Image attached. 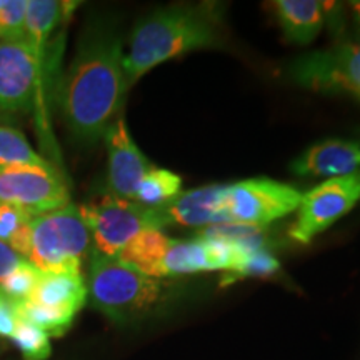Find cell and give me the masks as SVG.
<instances>
[{"mask_svg": "<svg viewBox=\"0 0 360 360\" xmlns=\"http://www.w3.org/2000/svg\"><path fill=\"white\" fill-rule=\"evenodd\" d=\"M122 40L110 29L96 27L85 35L60 85L62 115L70 134L96 143L122 112L129 82Z\"/></svg>", "mask_w": 360, "mask_h": 360, "instance_id": "1", "label": "cell"}, {"mask_svg": "<svg viewBox=\"0 0 360 360\" xmlns=\"http://www.w3.org/2000/svg\"><path fill=\"white\" fill-rule=\"evenodd\" d=\"M65 12V4L56 0H29L25 15V40L45 58L51 35Z\"/></svg>", "mask_w": 360, "mask_h": 360, "instance_id": "16", "label": "cell"}, {"mask_svg": "<svg viewBox=\"0 0 360 360\" xmlns=\"http://www.w3.org/2000/svg\"><path fill=\"white\" fill-rule=\"evenodd\" d=\"M87 299L94 309L115 323L147 317L162 302L165 283L148 277L117 257L90 254Z\"/></svg>", "mask_w": 360, "mask_h": 360, "instance_id": "3", "label": "cell"}, {"mask_svg": "<svg viewBox=\"0 0 360 360\" xmlns=\"http://www.w3.org/2000/svg\"><path fill=\"white\" fill-rule=\"evenodd\" d=\"M42 72L44 58L27 40L0 42V115L32 109Z\"/></svg>", "mask_w": 360, "mask_h": 360, "instance_id": "10", "label": "cell"}, {"mask_svg": "<svg viewBox=\"0 0 360 360\" xmlns=\"http://www.w3.org/2000/svg\"><path fill=\"white\" fill-rule=\"evenodd\" d=\"M11 339L24 360H47L51 357V337L25 319H19Z\"/></svg>", "mask_w": 360, "mask_h": 360, "instance_id": "21", "label": "cell"}, {"mask_svg": "<svg viewBox=\"0 0 360 360\" xmlns=\"http://www.w3.org/2000/svg\"><path fill=\"white\" fill-rule=\"evenodd\" d=\"M330 6L319 0H277L272 4V11L287 39L307 45L322 30Z\"/></svg>", "mask_w": 360, "mask_h": 360, "instance_id": "15", "label": "cell"}, {"mask_svg": "<svg viewBox=\"0 0 360 360\" xmlns=\"http://www.w3.org/2000/svg\"><path fill=\"white\" fill-rule=\"evenodd\" d=\"M79 210L92 237V254L103 257H119L124 247L143 231L164 229L157 209L110 193L80 205Z\"/></svg>", "mask_w": 360, "mask_h": 360, "instance_id": "5", "label": "cell"}, {"mask_svg": "<svg viewBox=\"0 0 360 360\" xmlns=\"http://www.w3.org/2000/svg\"><path fill=\"white\" fill-rule=\"evenodd\" d=\"M0 202L13 204L32 217L70 204L65 180L52 165L0 169Z\"/></svg>", "mask_w": 360, "mask_h": 360, "instance_id": "9", "label": "cell"}, {"mask_svg": "<svg viewBox=\"0 0 360 360\" xmlns=\"http://www.w3.org/2000/svg\"><path fill=\"white\" fill-rule=\"evenodd\" d=\"M278 269H281V264H278V260L274 257L270 252L267 250L252 252L249 257L238 265L233 272L225 274L222 285H225V283H232L236 281H242V278H249V277L274 276Z\"/></svg>", "mask_w": 360, "mask_h": 360, "instance_id": "24", "label": "cell"}, {"mask_svg": "<svg viewBox=\"0 0 360 360\" xmlns=\"http://www.w3.org/2000/svg\"><path fill=\"white\" fill-rule=\"evenodd\" d=\"M180 187H182V179L177 174L170 172L167 169L152 167L137 188L135 202L155 209L179 195Z\"/></svg>", "mask_w": 360, "mask_h": 360, "instance_id": "19", "label": "cell"}, {"mask_svg": "<svg viewBox=\"0 0 360 360\" xmlns=\"http://www.w3.org/2000/svg\"><path fill=\"white\" fill-rule=\"evenodd\" d=\"M350 12H352L355 34H357V37L360 40V0H357V2H350Z\"/></svg>", "mask_w": 360, "mask_h": 360, "instance_id": "29", "label": "cell"}, {"mask_svg": "<svg viewBox=\"0 0 360 360\" xmlns=\"http://www.w3.org/2000/svg\"><path fill=\"white\" fill-rule=\"evenodd\" d=\"M302 193L270 179H249L225 187L224 212L227 224L267 227L295 212Z\"/></svg>", "mask_w": 360, "mask_h": 360, "instance_id": "6", "label": "cell"}, {"mask_svg": "<svg viewBox=\"0 0 360 360\" xmlns=\"http://www.w3.org/2000/svg\"><path fill=\"white\" fill-rule=\"evenodd\" d=\"M4 4H6V0H0V8L4 7Z\"/></svg>", "mask_w": 360, "mask_h": 360, "instance_id": "30", "label": "cell"}, {"mask_svg": "<svg viewBox=\"0 0 360 360\" xmlns=\"http://www.w3.org/2000/svg\"><path fill=\"white\" fill-rule=\"evenodd\" d=\"M29 300L75 317L87 302V285L82 272L77 270L40 272L39 282Z\"/></svg>", "mask_w": 360, "mask_h": 360, "instance_id": "14", "label": "cell"}, {"mask_svg": "<svg viewBox=\"0 0 360 360\" xmlns=\"http://www.w3.org/2000/svg\"><path fill=\"white\" fill-rule=\"evenodd\" d=\"M19 314L22 319L27 322L34 323L40 330H44L49 337H60L69 330L72 322H74V315L58 312V310L44 307L32 302V300H25L19 304Z\"/></svg>", "mask_w": 360, "mask_h": 360, "instance_id": "20", "label": "cell"}, {"mask_svg": "<svg viewBox=\"0 0 360 360\" xmlns=\"http://www.w3.org/2000/svg\"><path fill=\"white\" fill-rule=\"evenodd\" d=\"M360 170V146L345 141H323L309 147L292 164L300 177H344Z\"/></svg>", "mask_w": 360, "mask_h": 360, "instance_id": "13", "label": "cell"}, {"mask_svg": "<svg viewBox=\"0 0 360 360\" xmlns=\"http://www.w3.org/2000/svg\"><path fill=\"white\" fill-rule=\"evenodd\" d=\"M227 186H207L180 192L167 204L155 207L160 215L162 227L205 229L210 225L227 224L224 212V197Z\"/></svg>", "mask_w": 360, "mask_h": 360, "instance_id": "12", "label": "cell"}, {"mask_svg": "<svg viewBox=\"0 0 360 360\" xmlns=\"http://www.w3.org/2000/svg\"><path fill=\"white\" fill-rule=\"evenodd\" d=\"M19 319V304L13 302L11 297H7L0 290V337L11 339Z\"/></svg>", "mask_w": 360, "mask_h": 360, "instance_id": "26", "label": "cell"}, {"mask_svg": "<svg viewBox=\"0 0 360 360\" xmlns=\"http://www.w3.org/2000/svg\"><path fill=\"white\" fill-rule=\"evenodd\" d=\"M103 141L109 152V193L119 199L135 200V193L142 179L152 169L150 162L146 159L141 148L135 146L122 115L110 125Z\"/></svg>", "mask_w": 360, "mask_h": 360, "instance_id": "11", "label": "cell"}, {"mask_svg": "<svg viewBox=\"0 0 360 360\" xmlns=\"http://www.w3.org/2000/svg\"><path fill=\"white\" fill-rule=\"evenodd\" d=\"M40 277V270L29 262L22 260L8 276L0 282V290L7 297H11L13 302L20 304L32 297L35 285H37Z\"/></svg>", "mask_w": 360, "mask_h": 360, "instance_id": "22", "label": "cell"}, {"mask_svg": "<svg viewBox=\"0 0 360 360\" xmlns=\"http://www.w3.org/2000/svg\"><path fill=\"white\" fill-rule=\"evenodd\" d=\"M29 0H6L0 8V42L25 40V15Z\"/></svg>", "mask_w": 360, "mask_h": 360, "instance_id": "23", "label": "cell"}, {"mask_svg": "<svg viewBox=\"0 0 360 360\" xmlns=\"http://www.w3.org/2000/svg\"><path fill=\"white\" fill-rule=\"evenodd\" d=\"M92 254V237L77 205L32 219V247L29 262L40 272L77 270L82 272L84 260Z\"/></svg>", "mask_w": 360, "mask_h": 360, "instance_id": "4", "label": "cell"}, {"mask_svg": "<svg viewBox=\"0 0 360 360\" xmlns=\"http://www.w3.org/2000/svg\"><path fill=\"white\" fill-rule=\"evenodd\" d=\"M289 75L305 89L322 94H349L360 101V44H339L299 57Z\"/></svg>", "mask_w": 360, "mask_h": 360, "instance_id": "8", "label": "cell"}, {"mask_svg": "<svg viewBox=\"0 0 360 360\" xmlns=\"http://www.w3.org/2000/svg\"><path fill=\"white\" fill-rule=\"evenodd\" d=\"M32 219V215L25 212L20 207L7 204V202H0V240L8 244L13 233Z\"/></svg>", "mask_w": 360, "mask_h": 360, "instance_id": "25", "label": "cell"}, {"mask_svg": "<svg viewBox=\"0 0 360 360\" xmlns=\"http://www.w3.org/2000/svg\"><path fill=\"white\" fill-rule=\"evenodd\" d=\"M24 257H20L17 252H13L8 244L0 240V282L6 278L13 269L19 265Z\"/></svg>", "mask_w": 360, "mask_h": 360, "instance_id": "28", "label": "cell"}, {"mask_svg": "<svg viewBox=\"0 0 360 360\" xmlns=\"http://www.w3.org/2000/svg\"><path fill=\"white\" fill-rule=\"evenodd\" d=\"M222 42L214 7L172 6L159 8L135 25L124 69L129 87L154 67L184 53L215 49Z\"/></svg>", "mask_w": 360, "mask_h": 360, "instance_id": "2", "label": "cell"}, {"mask_svg": "<svg viewBox=\"0 0 360 360\" xmlns=\"http://www.w3.org/2000/svg\"><path fill=\"white\" fill-rule=\"evenodd\" d=\"M8 247L20 257H29L30 247H32V220L22 225L8 240Z\"/></svg>", "mask_w": 360, "mask_h": 360, "instance_id": "27", "label": "cell"}, {"mask_svg": "<svg viewBox=\"0 0 360 360\" xmlns=\"http://www.w3.org/2000/svg\"><path fill=\"white\" fill-rule=\"evenodd\" d=\"M169 242L170 237L162 231H143L124 247L117 259L132 265L148 277L157 278V269Z\"/></svg>", "mask_w": 360, "mask_h": 360, "instance_id": "17", "label": "cell"}, {"mask_svg": "<svg viewBox=\"0 0 360 360\" xmlns=\"http://www.w3.org/2000/svg\"><path fill=\"white\" fill-rule=\"evenodd\" d=\"M359 200L360 170L344 177L323 180L302 195L289 236L295 242L309 244L319 233L349 214Z\"/></svg>", "mask_w": 360, "mask_h": 360, "instance_id": "7", "label": "cell"}, {"mask_svg": "<svg viewBox=\"0 0 360 360\" xmlns=\"http://www.w3.org/2000/svg\"><path fill=\"white\" fill-rule=\"evenodd\" d=\"M29 165L47 167L52 164L34 150L22 130L0 124V169Z\"/></svg>", "mask_w": 360, "mask_h": 360, "instance_id": "18", "label": "cell"}]
</instances>
